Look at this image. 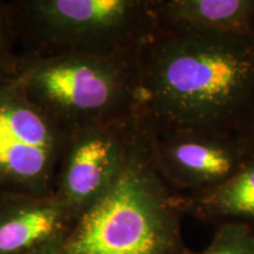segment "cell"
I'll use <instances>...</instances> for the list:
<instances>
[{
  "label": "cell",
  "mask_w": 254,
  "mask_h": 254,
  "mask_svg": "<svg viewBox=\"0 0 254 254\" xmlns=\"http://www.w3.org/2000/svg\"><path fill=\"white\" fill-rule=\"evenodd\" d=\"M151 128L234 133L254 98V41L157 33L138 53Z\"/></svg>",
  "instance_id": "1"
},
{
  "label": "cell",
  "mask_w": 254,
  "mask_h": 254,
  "mask_svg": "<svg viewBox=\"0 0 254 254\" xmlns=\"http://www.w3.org/2000/svg\"><path fill=\"white\" fill-rule=\"evenodd\" d=\"M174 194L155 163L151 129L139 112L119 176L51 254H192Z\"/></svg>",
  "instance_id": "2"
},
{
  "label": "cell",
  "mask_w": 254,
  "mask_h": 254,
  "mask_svg": "<svg viewBox=\"0 0 254 254\" xmlns=\"http://www.w3.org/2000/svg\"><path fill=\"white\" fill-rule=\"evenodd\" d=\"M139 51L19 53L12 74L28 98L68 133L93 124L128 119L139 112Z\"/></svg>",
  "instance_id": "3"
},
{
  "label": "cell",
  "mask_w": 254,
  "mask_h": 254,
  "mask_svg": "<svg viewBox=\"0 0 254 254\" xmlns=\"http://www.w3.org/2000/svg\"><path fill=\"white\" fill-rule=\"evenodd\" d=\"M21 55L135 53L157 33L152 0H12Z\"/></svg>",
  "instance_id": "4"
},
{
  "label": "cell",
  "mask_w": 254,
  "mask_h": 254,
  "mask_svg": "<svg viewBox=\"0 0 254 254\" xmlns=\"http://www.w3.org/2000/svg\"><path fill=\"white\" fill-rule=\"evenodd\" d=\"M66 138L13 74L0 77V195H52Z\"/></svg>",
  "instance_id": "5"
},
{
  "label": "cell",
  "mask_w": 254,
  "mask_h": 254,
  "mask_svg": "<svg viewBox=\"0 0 254 254\" xmlns=\"http://www.w3.org/2000/svg\"><path fill=\"white\" fill-rule=\"evenodd\" d=\"M139 112L125 120L93 124L67 133L53 195L77 221L119 176Z\"/></svg>",
  "instance_id": "6"
},
{
  "label": "cell",
  "mask_w": 254,
  "mask_h": 254,
  "mask_svg": "<svg viewBox=\"0 0 254 254\" xmlns=\"http://www.w3.org/2000/svg\"><path fill=\"white\" fill-rule=\"evenodd\" d=\"M152 150L159 170L178 194L220 186L249 161L234 133L180 128H151Z\"/></svg>",
  "instance_id": "7"
},
{
  "label": "cell",
  "mask_w": 254,
  "mask_h": 254,
  "mask_svg": "<svg viewBox=\"0 0 254 254\" xmlns=\"http://www.w3.org/2000/svg\"><path fill=\"white\" fill-rule=\"evenodd\" d=\"M74 218L55 195H0V254H51Z\"/></svg>",
  "instance_id": "8"
},
{
  "label": "cell",
  "mask_w": 254,
  "mask_h": 254,
  "mask_svg": "<svg viewBox=\"0 0 254 254\" xmlns=\"http://www.w3.org/2000/svg\"><path fill=\"white\" fill-rule=\"evenodd\" d=\"M159 33L254 39V0H152Z\"/></svg>",
  "instance_id": "9"
},
{
  "label": "cell",
  "mask_w": 254,
  "mask_h": 254,
  "mask_svg": "<svg viewBox=\"0 0 254 254\" xmlns=\"http://www.w3.org/2000/svg\"><path fill=\"white\" fill-rule=\"evenodd\" d=\"M174 204L183 215L218 226L241 224L254 230V159L227 182L209 190L174 194Z\"/></svg>",
  "instance_id": "10"
},
{
  "label": "cell",
  "mask_w": 254,
  "mask_h": 254,
  "mask_svg": "<svg viewBox=\"0 0 254 254\" xmlns=\"http://www.w3.org/2000/svg\"><path fill=\"white\" fill-rule=\"evenodd\" d=\"M192 254H254V230L241 224L218 225L208 245Z\"/></svg>",
  "instance_id": "11"
},
{
  "label": "cell",
  "mask_w": 254,
  "mask_h": 254,
  "mask_svg": "<svg viewBox=\"0 0 254 254\" xmlns=\"http://www.w3.org/2000/svg\"><path fill=\"white\" fill-rule=\"evenodd\" d=\"M17 36L8 1L0 0V77L12 74L19 52Z\"/></svg>",
  "instance_id": "12"
},
{
  "label": "cell",
  "mask_w": 254,
  "mask_h": 254,
  "mask_svg": "<svg viewBox=\"0 0 254 254\" xmlns=\"http://www.w3.org/2000/svg\"><path fill=\"white\" fill-rule=\"evenodd\" d=\"M234 134L247 157L254 159V98Z\"/></svg>",
  "instance_id": "13"
},
{
  "label": "cell",
  "mask_w": 254,
  "mask_h": 254,
  "mask_svg": "<svg viewBox=\"0 0 254 254\" xmlns=\"http://www.w3.org/2000/svg\"><path fill=\"white\" fill-rule=\"evenodd\" d=\"M253 41H254V39H253Z\"/></svg>",
  "instance_id": "14"
}]
</instances>
